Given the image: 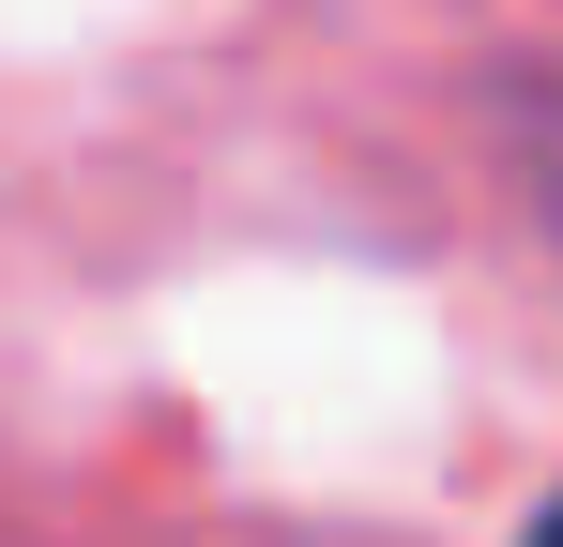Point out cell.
<instances>
[{"instance_id":"obj_1","label":"cell","mask_w":563,"mask_h":547,"mask_svg":"<svg viewBox=\"0 0 563 547\" xmlns=\"http://www.w3.org/2000/svg\"><path fill=\"white\" fill-rule=\"evenodd\" d=\"M533 547H563V502H549V517H533Z\"/></svg>"}]
</instances>
